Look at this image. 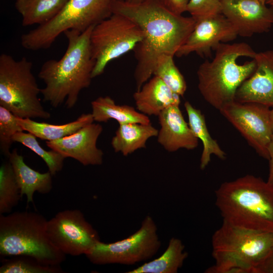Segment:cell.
Wrapping results in <instances>:
<instances>
[{
	"mask_svg": "<svg viewBox=\"0 0 273 273\" xmlns=\"http://www.w3.org/2000/svg\"><path fill=\"white\" fill-rule=\"evenodd\" d=\"M112 12L132 20L144 34L133 50L137 62L134 72L136 90L151 78L160 56H175L196 24L192 17L175 14L157 0L137 4L116 0Z\"/></svg>",
	"mask_w": 273,
	"mask_h": 273,
	"instance_id": "6da1fadb",
	"label": "cell"
},
{
	"mask_svg": "<svg viewBox=\"0 0 273 273\" xmlns=\"http://www.w3.org/2000/svg\"><path fill=\"white\" fill-rule=\"evenodd\" d=\"M94 27L82 32L65 31L63 33L68 44L63 57L59 60H49L42 64L38 76L45 86L40 93L43 101L53 107L57 108L65 102L67 108H72L80 92L89 86L95 65L90 45Z\"/></svg>",
	"mask_w": 273,
	"mask_h": 273,
	"instance_id": "7a4b0ae2",
	"label": "cell"
},
{
	"mask_svg": "<svg viewBox=\"0 0 273 273\" xmlns=\"http://www.w3.org/2000/svg\"><path fill=\"white\" fill-rule=\"evenodd\" d=\"M222 222L254 231L273 232V185L247 174L223 183L215 191Z\"/></svg>",
	"mask_w": 273,
	"mask_h": 273,
	"instance_id": "3957f363",
	"label": "cell"
},
{
	"mask_svg": "<svg viewBox=\"0 0 273 273\" xmlns=\"http://www.w3.org/2000/svg\"><path fill=\"white\" fill-rule=\"evenodd\" d=\"M214 51V58L198 68V87L204 99L219 111L235 101L239 87L254 72L256 52L243 42L221 43Z\"/></svg>",
	"mask_w": 273,
	"mask_h": 273,
	"instance_id": "277c9868",
	"label": "cell"
},
{
	"mask_svg": "<svg viewBox=\"0 0 273 273\" xmlns=\"http://www.w3.org/2000/svg\"><path fill=\"white\" fill-rule=\"evenodd\" d=\"M215 264L205 273H254L273 248V232L236 227L222 222L212 237Z\"/></svg>",
	"mask_w": 273,
	"mask_h": 273,
	"instance_id": "5b68a950",
	"label": "cell"
},
{
	"mask_svg": "<svg viewBox=\"0 0 273 273\" xmlns=\"http://www.w3.org/2000/svg\"><path fill=\"white\" fill-rule=\"evenodd\" d=\"M47 222L42 215L35 212L1 214V256H27L46 265H60L66 255L50 240Z\"/></svg>",
	"mask_w": 273,
	"mask_h": 273,
	"instance_id": "8992f818",
	"label": "cell"
},
{
	"mask_svg": "<svg viewBox=\"0 0 273 273\" xmlns=\"http://www.w3.org/2000/svg\"><path fill=\"white\" fill-rule=\"evenodd\" d=\"M116 1L68 0L52 20L22 34L21 45L32 51L46 49L66 30L82 32L110 17Z\"/></svg>",
	"mask_w": 273,
	"mask_h": 273,
	"instance_id": "52a82bcc",
	"label": "cell"
},
{
	"mask_svg": "<svg viewBox=\"0 0 273 273\" xmlns=\"http://www.w3.org/2000/svg\"><path fill=\"white\" fill-rule=\"evenodd\" d=\"M32 63L25 57L17 61L11 55L0 56V106L17 117L48 119L38 98L41 89L32 72Z\"/></svg>",
	"mask_w": 273,
	"mask_h": 273,
	"instance_id": "ba28073f",
	"label": "cell"
},
{
	"mask_svg": "<svg viewBox=\"0 0 273 273\" xmlns=\"http://www.w3.org/2000/svg\"><path fill=\"white\" fill-rule=\"evenodd\" d=\"M140 27L128 17L116 13L94 26L90 37L95 62L92 77L101 75L112 60L124 55L143 40Z\"/></svg>",
	"mask_w": 273,
	"mask_h": 273,
	"instance_id": "9c48e42d",
	"label": "cell"
},
{
	"mask_svg": "<svg viewBox=\"0 0 273 273\" xmlns=\"http://www.w3.org/2000/svg\"><path fill=\"white\" fill-rule=\"evenodd\" d=\"M161 245L156 224L148 215L141 228L127 238L111 243L100 241L85 256L95 264L132 265L151 258L157 253Z\"/></svg>",
	"mask_w": 273,
	"mask_h": 273,
	"instance_id": "30bf717a",
	"label": "cell"
},
{
	"mask_svg": "<svg viewBox=\"0 0 273 273\" xmlns=\"http://www.w3.org/2000/svg\"><path fill=\"white\" fill-rule=\"evenodd\" d=\"M47 231L53 244L66 255H85L100 241L97 231L78 209L57 213L48 220Z\"/></svg>",
	"mask_w": 273,
	"mask_h": 273,
	"instance_id": "8fae6325",
	"label": "cell"
},
{
	"mask_svg": "<svg viewBox=\"0 0 273 273\" xmlns=\"http://www.w3.org/2000/svg\"><path fill=\"white\" fill-rule=\"evenodd\" d=\"M219 111L260 156L268 159V146L273 135L269 107L235 101L224 106Z\"/></svg>",
	"mask_w": 273,
	"mask_h": 273,
	"instance_id": "7c38bea8",
	"label": "cell"
},
{
	"mask_svg": "<svg viewBox=\"0 0 273 273\" xmlns=\"http://www.w3.org/2000/svg\"><path fill=\"white\" fill-rule=\"evenodd\" d=\"M238 36L229 20L221 13L197 21L175 56L181 57L195 53L201 57H208L220 43L232 41Z\"/></svg>",
	"mask_w": 273,
	"mask_h": 273,
	"instance_id": "4fadbf2b",
	"label": "cell"
},
{
	"mask_svg": "<svg viewBox=\"0 0 273 273\" xmlns=\"http://www.w3.org/2000/svg\"><path fill=\"white\" fill-rule=\"evenodd\" d=\"M220 7L238 36L267 32L273 26V7L259 0H220Z\"/></svg>",
	"mask_w": 273,
	"mask_h": 273,
	"instance_id": "5bb4252c",
	"label": "cell"
},
{
	"mask_svg": "<svg viewBox=\"0 0 273 273\" xmlns=\"http://www.w3.org/2000/svg\"><path fill=\"white\" fill-rule=\"evenodd\" d=\"M103 130L101 125L92 123L73 134L46 143L65 158H73L84 166L100 165L104 153L97 147V142Z\"/></svg>",
	"mask_w": 273,
	"mask_h": 273,
	"instance_id": "9a60e30c",
	"label": "cell"
},
{
	"mask_svg": "<svg viewBox=\"0 0 273 273\" xmlns=\"http://www.w3.org/2000/svg\"><path fill=\"white\" fill-rule=\"evenodd\" d=\"M253 73L238 88L235 101L254 102L273 107V50L256 53Z\"/></svg>",
	"mask_w": 273,
	"mask_h": 273,
	"instance_id": "2e32d148",
	"label": "cell"
},
{
	"mask_svg": "<svg viewBox=\"0 0 273 273\" xmlns=\"http://www.w3.org/2000/svg\"><path fill=\"white\" fill-rule=\"evenodd\" d=\"M160 128L158 143L168 152L180 149H195L198 146V139L185 120L179 106L167 107L158 116Z\"/></svg>",
	"mask_w": 273,
	"mask_h": 273,
	"instance_id": "e0dca14e",
	"label": "cell"
},
{
	"mask_svg": "<svg viewBox=\"0 0 273 273\" xmlns=\"http://www.w3.org/2000/svg\"><path fill=\"white\" fill-rule=\"evenodd\" d=\"M180 97L156 76L148 80L133 95L136 109L139 112L147 116L157 117L167 107L179 106Z\"/></svg>",
	"mask_w": 273,
	"mask_h": 273,
	"instance_id": "ac0fdd59",
	"label": "cell"
},
{
	"mask_svg": "<svg viewBox=\"0 0 273 273\" xmlns=\"http://www.w3.org/2000/svg\"><path fill=\"white\" fill-rule=\"evenodd\" d=\"M15 178L22 197L25 195L27 202L33 203V195L37 192L41 194L50 193L53 188L52 175L48 171L40 173L29 166L24 162V157L15 149L9 157Z\"/></svg>",
	"mask_w": 273,
	"mask_h": 273,
	"instance_id": "d6986e66",
	"label": "cell"
},
{
	"mask_svg": "<svg viewBox=\"0 0 273 273\" xmlns=\"http://www.w3.org/2000/svg\"><path fill=\"white\" fill-rule=\"evenodd\" d=\"M158 130L151 123H127L119 124L111 146L116 153L126 156L135 151L145 148L147 141L157 137Z\"/></svg>",
	"mask_w": 273,
	"mask_h": 273,
	"instance_id": "ffe728a7",
	"label": "cell"
},
{
	"mask_svg": "<svg viewBox=\"0 0 273 273\" xmlns=\"http://www.w3.org/2000/svg\"><path fill=\"white\" fill-rule=\"evenodd\" d=\"M94 120L98 122H107L114 119L119 124L127 123L150 124L149 117L136 110L134 107L119 105L109 96L99 97L91 102Z\"/></svg>",
	"mask_w": 273,
	"mask_h": 273,
	"instance_id": "44dd1931",
	"label": "cell"
},
{
	"mask_svg": "<svg viewBox=\"0 0 273 273\" xmlns=\"http://www.w3.org/2000/svg\"><path fill=\"white\" fill-rule=\"evenodd\" d=\"M18 120L24 131L47 141L56 140L73 134L94 121L92 113L82 114L75 120L58 125L38 122L29 118L18 117Z\"/></svg>",
	"mask_w": 273,
	"mask_h": 273,
	"instance_id": "7402d4cb",
	"label": "cell"
},
{
	"mask_svg": "<svg viewBox=\"0 0 273 273\" xmlns=\"http://www.w3.org/2000/svg\"><path fill=\"white\" fill-rule=\"evenodd\" d=\"M186 111L188 123L195 135L200 140L203 144L200 168L204 169L211 161V156L214 155L218 158L224 160L226 153L220 147L217 141L210 135L206 123L205 117L201 111L195 108L188 101L184 104Z\"/></svg>",
	"mask_w": 273,
	"mask_h": 273,
	"instance_id": "603a6c76",
	"label": "cell"
},
{
	"mask_svg": "<svg viewBox=\"0 0 273 273\" xmlns=\"http://www.w3.org/2000/svg\"><path fill=\"white\" fill-rule=\"evenodd\" d=\"M68 0H16L15 7L24 27L44 24L55 18Z\"/></svg>",
	"mask_w": 273,
	"mask_h": 273,
	"instance_id": "cb8c5ba5",
	"label": "cell"
},
{
	"mask_svg": "<svg viewBox=\"0 0 273 273\" xmlns=\"http://www.w3.org/2000/svg\"><path fill=\"white\" fill-rule=\"evenodd\" d=\"M182 241L172 237L165 252L159 257L126 273H177L188 256Z\"/></svg>",
	"mask_w": 273,
	"mask_h": 273,
	"instance_id": "d4e9b609",
	"label": "cell"
},
{
	"mask_svg": "<svg viewBox=\"0 0 273 273\" xmlns=\"http://www.w3.org/2000/svg\"><path fill=\"white\" fill-rule=\"evenodd\" d=\"M22 198L10 162L0 167V214L10 213Z\"/></svg>",
	"mask_w": 273,
	"mask_h": 273,
	"instance_id": "484cf974",
	"label": "cell"
},
{
	"mask_svg": "<svg viewBox=\"0 0 273 273\" xmlns=\"http://www.w3.org/2000/svg\"><path fill=\"white\" fill-rule=\"evenodd\" d=\"M173 57L160 56L157 60L153 75L159 77L173 92L183 96L187 90V83L175 65Z\"/></svg>",
	"mask_w": 273,
	"mask_h": 273,
	"instance_id": "4316f807",
	"label": "cell"
},
{
	"mask_svg": "<svg viewBox=\"0 0 273 273\" xmlns=\"http://www.w3.org/2000/svg\"><path fill=\"white\" fill-rule=\"evenodd\" d=\"M14 142L19 143L27 147L46 163L52 175L62 170L66 158L60 153L53 150L47 151L42 148L36 140V137L30 132L20 131L13 138Z\"/></svg>",
	"mask_w": 273,
	"mask_h": 273,
	"instance_id": "83f0119b",
	"label": "cell"
},
{
	"mask_svg": "<svg viewBox=\"0 0 273 273\" xmlns=\"http://www.w3.org/2000/svg\"><path fill=\"white\" fill-rule=\"evenodd\" d=\"M60 265L41 263L36 259L27 256H13L2 261L0 273H61Z\"/></svg>",
	"mask_w": 273,
	"mask_h": 273,
	"instance_id": "f1b7e54d",
	"label": "cell"
},
{
	"mask_svg": "<svg viewBox=\"0 0 273 273\" xmlns=\"http://www.w3.org/2000/svg\"><path fill=\"white\" fill-rule=\"evenodd\" d=\"M23 131L24 130L18 122V117L0 106V150L7 158L11 153L10 150L14 142V135Z\"/></svg>",
	"mask_w": 273,
	"mask_h": 273,
	"instance_id": "f546056e",
	"label": "cell"
},
{
	"mask_svg": "<svg viewBox=\"0 0 273 273\" xmlns=\"http://www.w3.org/2000/svg\"><path fill=\"white\" fill-rule=\"evenodd\" d=\"M187 12L196 22L220 14V0H189Z\"/></svg>",
	"mask_w": 273,
	"mask_h": 273,
	"instance_id": "4dcf8cb0",
	"label": "cell"
},
{
	"mask_svg": "<svg viewBox=\"0 0 273 273\" xmlns=\"http://www.w3.org/2000/svg\"><path fill=\"white\" fill-rule=\"evenodd\" d=\"M164 7L179 15L187 12L189 0H157Z\"/></svg>",
	"mask_w": 273,
	"mask_h": 273,
	"instance_id": "1f68e13d",
	"label": "cell"
},
{
	"mask_svg": "<svg viewBox=\"0 0 273 273\" xmlns=\"http://www.w3.org/2000/svg\"><path fill=\"white\" fill-rule=\"evenodd\" d=\"M254 273H273V248L255 268Z\"/></svg>",
	"mask_w": 273,
	"mask_h": 273,
	"instance_id": "d6a6232c",
	"label": "cell"
},
{
	"mask_svg": "<svg viewBox=\"0 0 273 273\" xmlns=\"http://www.w3.org/2000/svg\"><path fill=\"white\" fill-rule=\"evenodd\" d=\"M269 173L267 181L273 185V135L268 146Z\"/></svg>",
	"mask_w": 273,
	"mask_h": 273,
	"instance_id": "836d02e7",
	"label": "cell"
},
{
	"mask_svg": "<svg viewBox=\"0 0 273 273\" xmlns=\"http://www.w3.org/2000/svg\"><path fill=\"white\" fill-rule=\"evenodd\" d=\"M127 3L131 4H137L141 3L146 0H120Z\"/></svg>",
	"mask_w": 273,
	"mask_h": 273,
	"instance_id": "e575fe53",
	"label": "cell"
},
{
	"mask_svg": "<svg viewBox=\"0 0 273 273\" xmlns=\"http://www.w3.org/2000/svg\"><path fill=\"white\" fill-rule=\"evenodd\" d=\"M270 120L272 131L273 132V107L270 109Z\"/></svg>",
	"mask_w": 273,
	"mask_h": 273,
	"instance_id": "d590c367",
	"label": "cell"
},
{
	"mask_svg": "<svg viewBox=\"0 0 273 273\" xmlns=\"http://www.w3.org/2000/svg\"><path fill=\"white\" fill-rule=\"evenodd\" d=\"M266 4L273 7V0H266Z\"/></svg>",
	"mask_w": 273,
	"mask_h": 273,
	"instance_id": "8d00e7d4",
	"label": "cell"
},
{
	"mask_svg": "<svg viewBox=\"0 0 273 273\" xmlns=\"http://www.w3.org/2000/svg\"><path fill=\"white\" fill-rule=\"evenodd\" d=\"M259 1H260V2H261L262 3H263L266 4L265 3H266V0H259Z\"/></svg>",
	"mask_w": 273,
	"mask_h": 273,
	"instance_id": "74e56055",
	"label": "cell"
}]
</instances>
